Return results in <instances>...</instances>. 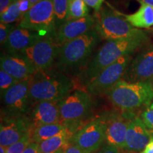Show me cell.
<instances>
[{
	"instance_id": "34",
	"label": "cell",
	"mask_w": 153,
	"mask_h": 153,
	"mask_svg": "<svg viewBox=\"0 0 153 153\" xmlns=\"http://www.w3.org/2000/svg\"><path fill=\"white\" fill-rule=\"evenodd\" d=\"M16 1V0H0V14H2L6 9Z\"/></svg>"
},
{
	"instance_id": "41",
	"label": "cell",
	"mask_w": 153,
	"mask_h": 153,
	"mask_svg": "<svg viewBox=\"0 0 153 153\" xmlns=\"http://www.w3.org/2000/svg\"><path fill=\"white\" fill-rule=\"evenodd\" d=\"M152 33H153V30H152Z\"/></svg>"
},
{
	"instance_id": "23",
	"label": "cell",
	"mask_w": 153,
	"mask_h": 153,
	"mask_svg": "<svg viewBox=\"0 0 153 153\" xmlns=\"http://www.w3.org/2000/svg\"><path fill=\"white\" fill-rule=\"evenodd\" d=\"M56 28L67 22L69 0H53Z\"/></svg>"
},
{
	"instance_id": "36",
	"label": "cell",
	"mask_w": 153,
	"mask_h": 153,
	"mask_svg": "<svg viewBox=\"0 0 153 153\" xmlns=\"http://www.w3.org/2000/svg\"><path fill=\"white\" fill-rule=\"evenodd\" d=\"M140 4H147L153 7V0H137Z\"/></svg>"
},
{
	"instance_id": "14",
	"label": "cell",
	"mask_w": 153,
	"mask_h": 153,
	"mask_svg": "<svg viewBox=\"0 0 153 153\" xmlns=\"http://www.w3.org/2000/svg\"><path fill=\"white\" fill-rule=\"evenodd\" d=\"M128 82H151L153 79V46H149L130 63L123 76Z\"/></svg>"
},
{
	"instance_id": "12",
	"label": "cell",
	"mask_w": 153,
	"mask_h": 153,
	"mask_svg": "<svg viewBox=\"0 0 153 153\" xmlns=\"http://www.w3.org/2000/svg\"><path fill=\"white\" fill-rule=\"evenodd\" d=\"M134 118L129 114L111 113L101 116L104 125L105 143L123 150L130 122Z\"/></svg>"
},
{
	"instance_id": "40",
	"label": "cell",
	"mask_w": 153,
	"mask_h": 153,
	"mask_svg": "<svg viewBox=\"0 0 153 153\" xmlns=\"http://www.w3.org/2000/svg\"><path fill=\"white\" fill-rule=\"evenodd\" d=\"M63 150H62V151H60V152H57V153H62V152H63ZM41 153H42V152H41Z\"/></svg>"
},
{
	"instance_id": "7",
	"label": "cell",
	"mask_w": 153,
	"mask_h": 153,
	"mask_svg": "<svg viewBox=\"0 0 153 153\" xmlns=\"http://www.w3.org/2000/svg\"><path fill=\"white\" fill-rule=\"evenodd\" d=\"M93 107L91 94L86 90L74 91L59 102L61 123L81 122Z\"/></svg>"
},
{
	"instance_id": "30",
	"label": "cell",
	"mask_w": 153,
	"mask_h": 153,
	"mask_svg": "<svg viewBox=\"0 0 153 153\" xmlns=\"http://www.w3.org/2000/svg\"><path fill=\"white\" fill-rule=\"evenodd\" d=\"M87 6L94 9L95 12H98L102 7L104 0H84Z\"/></svg>"
},
{
	"instance_id": "27",
	"label": "cell",
	"mask_w": 153,
	"mask_h": 153,
	"mask_svg": "<svg viewBox=\"0 0 153 153\" xmlns=\"http://www.w3.org/2000/svg\"><path fill=\"white\" fill-rule=\"evenodd\" d=\"M140 118L146 127L153 133V103L146 106L141 114Z\"/></svg>"
},
{
	"instance_id": "9",
	"label": "cell",
	"mask_w": 153,
	"mask_h": 153,
	"mask_svg": "<svg viewBox=\"0 0 153 153\" xmlns=\"http://www.w3.org/2000/svg\"><path fill=\"white\" fill-rule=\"evenodd\" d=\"M30 77L19 81L1 95L3 116H26L32 106L29 98Z\"/></svg>"
},
{
	"instance_id": "33",
	"label": "cell",
	"mask_w": 153,
	"mask_h": 153,
	"mask_svg": "<svg viewBox=\"0 0 153 153\" xmlns=\"http://www.w3.org/2000/svg\"><path fill=\"white\" fill-rule=\"evenodd\" d=\"M62 153H87L82 150L77 146L72 144L71 143L66 147L65 149L63 150Z\"/></svg>"
},
{
	"instance_id": "20",
	"label": "cell",
	"mask_w": 153,
	"mask_h": 153,
	"mask_svg": "<svg viewBox=\"0 0 153 153\" xmlns=\"http://www.w3.org/2000/svg\"><path fill=\"white\" fill-rule=\"evenodd\" d=\"M128 22L136 28H149L153 26V7L141 4L135 13L123 14Z\"/></svg>"
},
{
	"instance_id": "10",
	"label": "cell",
	"mask_w": 153,
	"mask_h": 153,
	"mask_svg": "<svg viewBox=\"0 0 153 153\" xmlns=\"http://www.w3.org/2000/svg\"><path fill=\"white\" fill-rule=\"evenodd\" d=\"M58 47L51 38H43L19 54L30 61L37 71H47L56 60Z\"/></svg>"
},
{
	"instance_id": "4",
	"label": "cell",
	"mask_w": 153,
	"mask_h": 153,
	"mask_svg": "<svg viewBox=\"0 0 153 153\" xmlns=\"http://www.w3.org/2000/svg\"><path fill=\"white\" fill-rule=\"evenodd\" d=\"M105 94L115 107L123 111H131L153 103L151 82H128L120 79Z\"/></svg>"
},
{
	"instance_id": "21",
	"label": "cell",
	"mask_w": 153,
	"mask_h": 153,
	"mask_svg": "<svg viewBox=\"0 0 153 153\" xmlns=\"http://www.w3.org/2000/svg\"><path fill=\"white\" fill-rule=\"evenodd\" d=\"M67 125L64 123L42 125L36 127L31 133L32 142L41 143L44 140L51 138L60 133L66 128Z\"/></svg>"
},
{
	"instance_id": "31",
	"label": "cell",
	"mask_w": 153,
	"mask_h": 153,
	"mask_svg": "<svg viewBox=\"0 0 153 153\" xmlns=\"http://www.w3.org/2000/svg\"><path fill=\"white\" fill-rule=\"evenodd\" d=\"M17 1L19 3V8L21 9L23 16L32 7L29 0H17Z\"/></svg>"
},
{
	"instance_id": "32",
	"label": "cell",
	"mask_w": 153,
	"mask_h": 153,
	"mask_svg": "<svg viewBox=\"0 0 153 153\" xmlns=\"http://www.w3.org/2000/svg\"><path fill=\"white\" fill-rule=\"evenodd\" d=\"M24 153H41L39 149V143L31 142L24 150Z\"/></svg>"
},
{
	"instance_id": "2",
	"label": "cell",
	"mask_w": 153,
	"mask_h": 153,
	"mask_svg": "<svg viewBox=\"0 0 153 153\" xmlns=\"http://www.w3.org/2000/svg\"><path fill=\"white\" fill-rule=\"evenodd\" d=\"M73 87V80L62 72L37 71L30 77V102L33 105L42 101H60Z\"/></svg>"
},
{
	"instance_id": "35",
	"label": "cell",
	"mask_w": 153,
	"mask_h": 153,
	"mask_svg": "<svg viewBox=\"0 0 153 153\" xmlns=\"http://www.w3.org/2000/svg\"><path fill=\"white\" fill-rule=\"evenodd\" d=\"M140 153H153V137L151 138L146 147L141 151Z\"/></svg>"
},
{
	"instance_id": "24",
	"label": "cell",
	"mask_w": 153,
	"mask_h": 153,
	"mask_svg": "<svg viewBox=\"0 0 153 153\" xmlns=\"http://www.w3.org/2000/svg\"><path fill=\"white\" fill-rule=\"evenodd\" d=\"M23 14L19 8V5L17 0L10 7H9L2 14H0V21L1 24H10L16 21H20L22 18Z\"/></svg>"
},
{
	"instance_id": "13",
	"label": "cell",
	"mask_w": 153,
	"mask_h": 153,
	"mask_svg": "<svg viewBox=\"0 0 153 153\" xmlns=\"http://www.w3.org/2000/svg\"><path fill=\"white\" fill-rule=\"evenodd\" d=\"M28 133L32 126L27 116H1L0 126V145L7 148L18 142Z\"/></svg>"
},
{
	"instance_id": "11",
	"label": "cell",
	"mask_w": 153,
	"mask_h": 153,
	"mask_svg": "<svg viewBox=\"0 0 153 153\" xmlns=\"http://www.w3.org/2000/svg\"><path fill=\"white\" fill-rule=\"evenodd\" d=\"M105 141L104 125L101 117L91 120L72 136L70 143L87 153H94Z\"/></svg>"
},
{
	"instance_id": "37",
	"label": "cell",
	"mask_w": 153,
	"mask_h": 153,
	"mask_svg": "<svg viewBox=\"0 0 153 153\" xmlns=\"http://www.w3.org/2000/svg\"><path fill=\"white\" fill-rule=\"evenodd\" d=\"M0 153H7V148L0 145Z\"/></svg>"
},
{
	"instance_id": "19",
	"label": "cell",
	"mask_w": 153,
	"mask_h": 153,
	"mask_svg": "<svg viewBox=\"0 0 153 153\" xmlns=\"http://www.w3.org/2000/svg\"><path fill=\"white\" fill-rule=\"evenodd\" d=\"M42 38L39 33L33 30L15 27L4 46L9 54H19Z\"/></svg>"
},
{
	"instance_id": "8",
	"label": "cell",
	"mask_w": 153,
	"mask_h": 153,
	"mask_svg": "<svg viewBox=\"0 0 153 153\" xmlns=\"http://www.w3.org/2000/svg\"><path fill=\"white\" fill-rule=\"evenodd\" d=\"M132 60L131 55H127L106 67L86 86V91L91 95L106 94V91L123 79Z\"/></svg>"
},
{
	"instance_id": "26",
	"label": "cell",
	"mask_w": 153,
	"mask_h": 153,
	"mask_svg": "<svg viewBox=\"0 0 153 153\" xmlns=\"http://www.w3.org/2000/svg\"><path fill=\"white\" fill-rule=\"evenodd\" d=\"M19 80L15 79L11 74L7 73L4 70H0V91L1 95L3 94L9 88L18 83Z\"/></svg>"
},
{
	"instance_id": "25",
	"label": "cell",
	"mask_w": 153,
	"mask_h": 153,
	"mask_svg": "<svg viewBox=\"0 0 153 153\" xmlns=\"http://www.w3.org/2000/svg\"><path fill=\"white\" fill-rule=\"evenodd\" d=\"M32 142L31 133H28L18 142L7 148V153H24L28 145Z\"/></svg>"
},
{
	"instance_id": "1",
	"label": "cell",
	"mask_w": 153,
	"mask_h": 153,
	"mask_svg": "<svg viewBox=\"0 0 153 153\" xmlns=\"http://www.w3.org/2000/svg\"><path fill=\"white\" fill-rule=\"evenodd\" d=\"M147 34L137 37L108 41L87 63L79 74V80L85 87L106 67L116 62L120 57L131 55L148 43Z\"/></svg>"
},
{
	"instance_id": "3",
	"label": "cell",
	"mask_w": 153,
	"mask_h": 153,
	"mask_svg": "<svg viewBox=\"0 0 153 153\" xmlns=\"http://www.w3.org/2000/svg\"><path fill=\"white\" fill-rule=\"evenodd\" d=\"M94 28L58 47L55 65L59 70L73 71L87 65L94 49L100 41Z\"/></svg>"
},
{
	"instance_id": "18",
	"label": "cell",
	"mask_w": 153,
	"mask_h": 153,
	"mask_svg": "<svg viewBox=\"0 0 153 153\" xmlns=\"http://www.w3.org/2000/svg\"><path fill=\"white\" fill-rule=\"evenodd\" d=\"M153 137L140 118L134 117L130 122L126 134L125 150L128 152H138L143 150Z\"/></svg>"
},
{
	"instance_id": "29",
	"label": "cell",
	"mask_w": 153,
	"mask_h": 153,
	"mask_svg": "<svg viewBox=\"0 0 153 153\" xmlns=\"http://www.w3.org/2000/svg\"><path fill=\"white\" fill-rule=\"evenodd\" d=\"M94 153H120L119 148L108 144H103Z\"/></svg>"
},
{
	"instance_id": "6",
	"label": "cell",
	"mask_w": 153,
	"mask_h": 153,
	"mask_svg": "<svg viewBox=\"0 0 153 153\" xmlns=\"http://www.w3.org/2000/svg\"><path fill=\"white\" fill-rule=\"evenodd\" d=\"M17 27L33 30L43 38H53L57 29L53 0H41L32 6Z\"/></svg>"
},
{
	"instance_id": "17",
	"label": "cell",
	"mask_w": 153,
	"mask_h": 153,
	"mask_svg": "<svg viewBox=\"0 0 153 153\" xmlns=\"http://www.w3.org/2000/svg\"><path fill=\"white\" fill-rule=\"evenodd\" d=\"M0 66L1 70L19 81L28 79L37 72L30 61L21 54H2L0 58Z\"/></svg>"
},
{
	"instance_id": "5",
	"label": "cell",
	"mask_w": 153,
	"mask_h": 153,
	"mask_svg": "<svg viewBox=\"0 0 153 153\" xmlns=\"http://www.w3.org/2000/svg\"><path fill=\"white\" fill-rule=\"evenodd\" d=\"M94 29L101 38L108 41L124 39L147 34L143 30L133 27L123 14L108 7H101L94 12Z\"/></svg>"
},
{
	"instance_id": "15",
	"label": "cell",
	"mask_w": 153,
	"mask_h": 153,
	"mask_svg": "<svg viewBox=\"0 0 153 153\" xmlns=\"http://www.w3.org/2000/svg\"><path fill=\"white\" fill-rule=\"evenodd\" d=\"M95 19L88 15L84 18L68 21L56 29L53 41L57 47L72 41L94 28Z\"/></svg>"
},
{
	"instance_id": "22",
	"label": "cell",
	"mask_w": 153,
	"mask_h": 153,
	"mask_svg": "<svg viewBox=\"0 0 153 153\" xmlns=\"http://www.w3.org/2000/svg\"><path fill=\"white\" fill-rule=\"evenodd\" d=\"M89 15V9L84 0H69L68 21L76 20Z\"/></svg>"
},
{
	"instance_id": "16",
	"label": "cell",
	"mask_w": 153,
	"mask_h": 153,
	"mask_svg": "<svg viewBox=\"0 0 153 153\" xmlns=\"http://www.w3.org/2000/svg\"><path fill=\"white\" fill-rule=\"evenodd\" d=\"M60 101H42L32 105L26 116L32 126V131L38 126L61 123Z\"/></svg>"
},
{
	"instance_id": "28",
	"label": "cell",
	"mask_w": 153,
	"mask_h": 153,
	"mask_svg": "<svg viewBox=\"0 0 153 153\" xmlns=\"http://www.w3.org/2000/svg\"><path fill=\"white\" fill-rule=\"evenodd\" d=\"M15 27L11 24H0V43L1 45H4L9 35Z\"/></svg>"
},
{
	"instance_id": "39",
	"label": "cell",
	"mask_w": 153,
	"mask_h": 153,
	"mask_svg": "<svg viewBox=\"0 0 153 153\" xmlns=\"http://www.w3.org/2000/svg\"><path fill=\"white\" fill-rule=\"evenodd\" d=\"M151 85L152 86V88H153V79L152 80V82H151Z\"/></svg>"
},
{
	"instance_id": "38",
	"label": "cell",
	"mask_w": 153,
	"mask_h": 153,
	"mask_svg": "<svg viewBox=\"0 0 153 153\" xmlns=\"http://www.w3.org/2000/svg\"><path fill=\"white\" fill-rule=\"evenodd\" d=\"M41 1V0H29L30 3L31 4L32 6L34 5V4H36V3H38V1Z\"/></svg>"
}]
</instances>
